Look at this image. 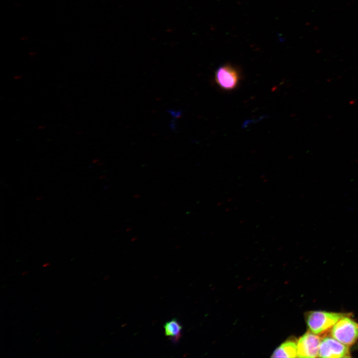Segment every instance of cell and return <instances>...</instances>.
<instances>
[{
	"label": "cell",
	"mask_w": 358,
	"mask_h": 358,
	"mask_svg": "<svg viewBox=\"0 0 358 358\" xmlns=\"http://www.w3.org/2000/svg\"><path fill=\"white\" fill-rule=\"evenodd\" d=\"M345 314L321 311L310 312L307 315L308 327L312 333L320 335L332 329Z\"/></svg>",
	"instance_id": "6da1fadb"
},
{
	"label": "cell",
	"mask_w": 358,
	"mask_h": 358,
	"mask_svg": "<svg viewBox=\"0 0 358 358\" xmlns=\"http://www.w3.org/2000/svg\"><path fill=\"white\" fill-rule=\"evenodd\" d=\"M331 334L340 342L347 346L352 345L358 339V324L345 315L333 326Z\"/></svg>",
	"instance_id": "7a4b0ae2"
},
{
	"label": "cell",
	"mask_w": 358,
	"mask_h": 358,
	"mask_svg": "<svg viewBox=\"0 0 358 358\" xmlns=\"http://www.w3.org/2000/svg\"><path fill=\"white\" fill-rule=\"evenodd\" d=\"M215 80L220 88L226 90H230L237 87L240 76L236 68L226 64L217 69L215 74Z\"/></svg>",
	"instance_id": "3957f363"
},
{
	"label": "cell",
	"mask_w": 358,
	"mask_h": 358,
	"mask_svg": "<svg viewBox=\"0 0 358 358\" xmlns=\"http://www.w3.org/2000/svg\"><path fill=\"white\" fill-rule=\"evenodd\" d=\"M319 357L321 358L350 357L349 348L333 337H325L321 341Z\"/></svg>",
	"instance_id": "277c9868"
},
{
	"label": "cell",
	"mask_w": 358,
	"mask_h": 358,
	"mask_svg": "<svg viewBox=\"0 0 358 358\" xmlns=\"http://www.w3.org/2000/svg\"><path fill=\"white\" fill-rule=\"evenodd\" d=\"M321 341L320 337L312 332L304 334L299 338L297 344L298 357H317Z\"/></svg>",
	"instance_id": "5b68a950"
},
{
	"label": "cell",
	"mask_w": 358,
	"mask_h": 358,
	"mask_svg": "<svg viewBox=\"0 0 358 358\" xmlns=\"http://www.w3.org/2000/svg\"><path fill=\"white\" fill-rule=\"evenodd\" d=\"M271 358H296L297 355V345L292 341L284 342L273 352Z\"/></svg>",
	"instance_id": "8992f818"
},
{
	"label": "cell",
	"mask_w": 358,
	"mask_h": 358,
	"mask_svg": "<svg viewBox=\"0 0 358 358\" xmlns=\"http://www.w3.org/2000/svg\"><path fill=\"white\" fill-rule=\"evenodd\" d=\"M164 328L166 336L172 342L177 343L179 342L181 336L182 327L176 319L167 322Z\"/></svg>",
	"instance_id": "52a82bcc"
},
{
	"label": "cell",
	"mask_w": 358,
	"mask_h": 358,
	"mask_svg": "<svg viewBox=\"0 0 358 358\" xmlns=\"http://www.w3.org/2000/svg\"><path fill=\"white\" fill-rule=\"evenodd\" d=\"M50 265V264L49 263H46L43 265V267L45 268V267H49Z\"/></svg>",
	"instance_id": "ba28073f"
},
{
	"label": "cell",
	"mask_w": 358,
	"mask_h": 358,
	"mask_svg": "<svg viewBox=\"0 0 358 358\" xmlns=\"http://www.w3.org/2000/svg\"><path fill=\"white\" fill-rule=\"evenodd\" d=\"M27 273H28V272L27 271H25L22 273V275H25V274H27Z\"/></svg>",
	"instance_id": "9c48e42d"
}]
</instances>
